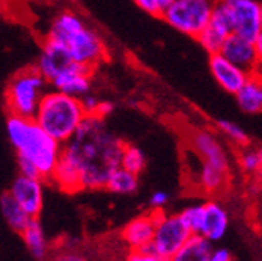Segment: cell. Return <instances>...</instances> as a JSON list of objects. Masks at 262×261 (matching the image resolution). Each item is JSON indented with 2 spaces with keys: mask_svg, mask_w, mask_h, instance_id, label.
Returning <instances> with one entry per match:
<instances>
[{
  "mask_svg": "<svg viewBox=\"0 0 262 261\" xmlns=\"http://www.w3.org/2000/svg\"><path fill=\"white\" fill-rule=\"evenodd\" d=\"M125 141L108 128L105 119L88 116L77 133L62 144L61 159L78 172L83 189H105L120 168Z\"/></svg>",
  "mask_w": 262,
  "mask_h": 261,
  "instance_id": "6da1fadb",
  "label": "cell"
},
{
  "mask_svg": "<svg viewBox=\"0 0 262 261\" xmlns=\"http://www.w3.org/2000/svg\"><path fill=\"white\" fill-rule=\"evenodd\" d=\"M7 136L17 158L30 161L41 178L50 180L61 158L62 144L53 139L35 117L10 116L7 121Z\"/></svg>",
  "mask_w": 262,
  "mask_h": 261,
  "instance_id": "7a4b0ae2",
  "label": "cell"
},
{
  "mask_svg": "<svg viewBox=\"0 0 262 261\" xmlns=\"http://www.w3.org/2000/svg\"><path fill=\"white\" fill-rule=\"evenodd\" d=\"M47 38L59 44L75 63L91 69H95L108 56L103 38L74 11L58 14L49 28Z\"/></svg>",
  "mask_w": 262,
  "mask_h": 261,
  "instance_id": "3957f363",
  "label": "cell"
},
{
  "mask_svg": "<svg viewBox=\"0 0 262 261\" xmlns=\"http://www.w3.org/2000/svg\"><path fill=\"white\" fill-rule=\"evenodd\" d=\"M88 117L81 99L49 89L35 116L36 122L59 144H66Z\"/></svg>",
  "mask_w": 262,
  "mask_h": 261,
  "instance_id": "277c9868",
  "label": "cell"
},
{
  "mask_svg": "<svg viewBox=\"0 0 262 261\" xmlns=\"http://www.w3.org/2000/svg\"><path fill=\"white\" fill-rule=\"evenodd\" d=\"M49 82L33 66L17 72L7 88V107L10 116L35 117L42 97L49 91Z\"/></svg>",
  "mask_w": 262,
  "mask_h": 261,
  "instance_id": "5b68a950",
  "label": "cell"
},
{
  "mask_svg": "<svg viewBox=\"0 0 262 261\" xmlns=\"http://www.w3.org/2000/svg\"><path fill=\"white\" fill-rule=\"evenodd\" d=\"M217 0H173L162 19L180 33L196 38L208 27Z\"/></svg>",
  "mask_w": 262,
  "mask_h": 261,
  "instance_id": "8992f818",
  "label": "cell"
},
{
  "mask_svg": "<svg viewBox=\"0 0 262 261\" xmlns=\"http://www.w3.org/2000/svg\"><path fill=\"white\" fill-rule=\"evenodd\" d=\"M215 10L236 35L254 41L262 31V0H217Z\"/></svg>",
  "mask_w": 262,
  "mask_h": 261,
  "instance_id": "52a82bcc",
  "label": "cell"
},
{
  "mask_svg": "<svg viewBox=\"0 0 262 261\" xmlns=\"http://www.w3.org/2000/svg\"><path fill=\"white\" fill-rule=\"evenodd\" d=\"M192 235L193 233L183 222L180 213L173 214V213H166L164 210H158L155 236L151 244L147 246L145 250L155 252L164 258L170 259Z\"/></svg>",
  "mask_w": 262,
  "mask_h": 261,
  "instance_id": "ba28073f",
  "label": "cell"
},
{
  "mask_svg": "<svg viewBox=\"0 0 262 261\" xmlns=\"http://www.w3.org/2000/svg\"><path fill=\"white\" fill-rule=\"evenodd\" d=\"M189 146L190 150L203 163L212 165L225 172H229V166H231L229 153L222 144V141L217 138V135L212 133L211 130H205V128L193 130L189 135Z\"/></svg>",
  "mask_w": 262,
  "mask_h": 261,
  "instance_id": "9c48e42d",
  "label": "cell"
},
{
  "mask_svg": "<svg viewBox=\"0 0 262 261\" xmlns=\"http://www.w3.org/2000/svg\"><path fill=\"white\" fill-rule=\"evenodd\" d=\"M30 217H38L44 205L42 178L27 177L19 174L8 191Z\"/></svg>",
  "mask_w": 262,
  "mask_h": 261,
  "instance_id": "30bf717a",
  "label": "cell"
},
{
  "mask_svg": "<svg viewBox=\"0 0 262 261\" xmlns=\"http://www.w3.org/2000/svg\"><path fill=\"white\" fill-rule=\"evenodd\" d=\"M208 66H209V72H211L212 78L215 80V83L225 92L233 94V95H236L241 91V88L251 77L250 72L236 66L234 63L226 59L222 53L209 55Z\"/></svg>",
  "mask_w": 262,
  "mask_h": 261,
  "instance_id": "8fae6325",
  "label": "cell"
},
{
  "mask_svg": "<svg viewBox=\"0 0 262 261\" xmlns=\"http://www.w3.org/2000/svg\"><path fill=\"white\" fill-rule=\"evenodd\" d=\"M158 210H151L150 213H144L131 219L120 232L122 241L126 244L129 250L145 249L151 244L156 228Z\"/></svg>",
  "mask_w": 262,
  "mask_h": 261,
  "instance_id": "7c38bea8",
  "label": "cell"
},
{
  "mask_svg": "<svg viewBox=\"0 0 262 261\" xmlns=\"http://www.w3.org/2000/svg\"><path fill=\"white\" fill-rule=\"evenodd\" d=\"M92 74L94 69L84 66V64L74 63L69 69L59 74L50 83V86L56 91L81 99L86 94L92 92Z\"/></svg>",
  "mask_w": 262,
  "mask_h": 261,
  "instance_id": "4fadbf2b",
  "label": "cell"
},
{
  "mask_svg": "<svg viewBox=\"0 0 262 261\" xmlns=\"http://www.w3.org/2000/svg\"><path fill=\"white\" fill-rule=\"evenodd\" d=\"M220 53L226 59L234 63L236 66L242 68L244 71H247L250 74H254L257 71V68L260 66L254 41L244 38L241 35H236V33L228 36Z\"/></svg>",
  "mask_w": 262,
  "mask_h": 261,
  "instance_id": "5bb4252c",
  "label": "cell"
},
{
  "mask_svg": "<svg viewBox=\"0 0 262 261\" xmlns=\"http://www.w3.org/2000/svg\"><path fill=\"white\" fill-rule=\"evenodd\" d=\"M75 61L68 55L59 44H56L52 39H46L42 50L39 53V58L35 64V68L46 77L49 83H52L59 74H62L66 69H69Z\"/></svg>",
  "mask_w": 262,
  "mask_h": 261,
  "instance_id": "9a60e30c",
  "label": "cell"
},
{
  "mask_svg": "<svg viewBox=\"0 0 262 261\" xmlns=\"http://www.w3.org/2000/svg\"><path fill=\"white\" fill-rule=\"evenodd\" d=\"M228 227H229L228 210L217 200L205 202L199 235L208 238L212 243H217L226 235Z\"/></svg>",
  "mask_w": 262,
  "mask_h": 261,
  "instance_id": "2e32d148",
  "label": "cell"
},
{
  "mask_svg": "<svg viewBox=\"0 0 262 261\" xmlns=\"http://www.w3.org/2000/svg\"><path fill=\"white\" fill-rule=\"evenodd\" d=\"M229 35H233L231 25L228 24V21L220 11L215 10L208 27L195 39L199 41V44L203 47L205 52H208L209 55H214V53H220Z\"/></svg>",
  "mask_w": 262,
  "mask_h": 261,
  "instance_id": "e0dca14e",
  "label": "cell"
},
{
  "mask_svg": "<svg viewBox=\"0 0 262 261\" xmlns=\"http://www.w3.org/2000/svg\"><path fill=\"white\" fill-rule=\"evenodd\" d=\"M237 107L245 114H260L262 113V80L251 74L248 82L241 88V91L234 95Z\"/></svg>",
  "mask_w": 262,
  "mask_h": 261,
  "instance_id": "ac0fdd59",
  "label": "cell"
},
{
  "mask_svg": "<svg viewBox=\"0 0 262 261\" xmlns=\"http://www.w3.org/2000/svg\"><path fill=\"white\" fill-rule=\"evenodd\" d=\"M214 243L208 238L193 233L184 246L170 258V261H209Z\"/></svg>",
  "mask_w": 262,
  "mask_h": 261,
  "instance_id": "d6986e66",
  "label": "cell"
},
{
  "mask_svg": "<svg viewBox=\"0 0 262 261\" xmlns=\"http://www.w3.org/2000/svg\"><path fill=\"white\" fill-rule=\"evenodd\" d=\"M20 236L24 239V244L27 246L28 252L31 256H35L36 259H42L49 253V243L44 233V228L38 217H31L27 227L20 232Z\"/></svg>",
  "mask_w": 262,
  "mask_h": 261,
  "instance_id": "ffe728a7",
  "label": "cell"
},
{
  "mask_svg": "<svg viewBox=\"0 0 262 261\" xmlns=\"http://www.w3.org/2000/svg\"><path fill=\"white\" fill-rule=\"evenodd\" d=\"M228 175L229 172H225L200 159V168L196 171V185L205 194H219L225 189Z\"/></svg>",
  "mask_w": 262,
  "mask_h": 261,
  "instance_id": "44dd1931",
  "label": "cell"
},
{
  "mask_svg": "<svg viewBox=\"0 0 262 261\" xmlns=\"http://www.w3.org/2000/svg\"><path fill=\"white\" fill-rule=\"evenodd\" d=\"M0 213H2L5 222L13 228V230L19 232V233L24 230L31 219L10 192H5L2 197H0Z\"/></svg>",
  "mask_w": 262,
  "mask_h": 261,
  "instance_id": "7402d4cb",
  "label": "cell"
},
{
  "mask_svg": "<svg viewBox=\"0 0 262 261\" xmlns=\"http://www.w3.org/2000/svg\"><path fill=\"white\" fill-rule=\"evenodd\" d=\"M105 189L114 194H120V195L135 194L139 189V175L129 172L120 166L110 175Z\"/></svg>",
  "mask_w": 262,
  "mask_h": 261,
  "instance_id": "603a6c76",
  "label": "cell"
},
{
  "mask_svg": "<svg viewBox=\"0 0 262 261\" xmlns=\"http://www.w3.org/2000/svg\"><path fill=\"white\" fill-rule=\"evenodd\" d=\"M237 163L245 174H259L262 172V146L248 144L241 147L237 155Z\"/></svg>",
  "mask_w": 262,
  "mask_h": 261,
  "instance_id": "cb8c5ba5",
  "label": "cell"
},
{
  "mask_svg": "<svg viewBox=\"0 0 262 261\" xmlns=\"http://www.w3.org/2000/svg\"><path fill=\"white\" fill-rule=\"evenodd\" d=\"M120 166L123 169L129 171V172L141 175L147 168V158H145L144 152L136 144L125 143V147H123V152H122Z\"/></svg>",
  "mask_w": 262,
  "mask_h": 261,
  "instance_id": "d4e9b609",
  "label": "cell"
},
{
  "mask_svg": "<svg viewBox=\"0 0 262 261\" xmlns=\"http://www.w3.org/2000/svg\"><path fill=\"white\" fill-rule=\"evenodd\" d=\"M215 127H217L219 132H220L229 143H233V144L237 146L239 149L250 144V138H248L247 132H245V130H244L239 124H236V122H233V121H229V119H219V121L215 122Z\"/></svg>",
  "mask_w": 262,
  "mask_h": 261,
  "instance_id": "484cf974",
  "label": "cell"
},
{
  "mask_svg": "<svg viewBox=\"0 0 262 261\" xmlns=\"http://www.w3.org/2000/svg\"><path fill=\"white\" fill-rule=\"evenodd\" d=\"M180 216L192 233H199L200 224H202V216H203V204H195V205L186 207L184 210L180 211Z\"/></svg>",
  "mask_w": 262,
  "mask_h": 261,
  "instance_id": "4316f807",
  "label": "cell"
},
{
  "mask_svg": "<svg viewBox=\"0 0 262 261\" xmlns=\"http://www.w3.org/2000/svg\"><path fill=\"white\" fill-rule=\"evenodd\" d=\"M133 2L145 13L155 17H162L173 0H133Z\"/></svg>",
  "mask_w": 262,
  "mask_h": 261,
  "instance_id": "83f0119b",
  "label": "cell"
},
{
  "mask_svg": "<svg viewBox=\"0 0 262 261\" xmlns=\"http://www.w3.org/2000/svg\"><path fill=\"white\" fill-rule=\"evenodd\" d=\"M125 261H170L169 258H164L155 252L139 249V250H129Z\"/></svg>",
  "mask_w": 262,
  "mask_h": 261,
  "instance_id": "f1b7e54d",
  "label": "cell"
},
{
  "mask_svg": "<svg viewBox=\"0 0 262 261\" xmlns=\"http://www.w3.org/2000/svg\"><path fill=\"white\" fill-rule=\"evenodd\" d=\"M81 104H83V108H84L88 116H98V110H100L102 99H98L95 94L89 92L84 97H81Z\"/></svg>",
  "mask_w": 262,
  "mask_h": 261,
  "instance_id": "f546056e",
  "label": "cell"
},
{
  "mask_svg": "<svg viewBox=\"0 0 262 261\" xmlns=\"http://www.w3.org/2000/svg\"><path fill=\"white\" fill-rule=\"evenodd\" d=\"M169 202H170V195L166 191H155L150 195V200H148L151 210H164V207Z\"/></svg>",
  "mask_w": 262,
  "mask_h": 261,
  "instance_id": "4dcf8cb0",
  "label": "cell"
},
{
  "mask_svg": "<svg viewBox=\"0 0 262 261\" xmlns=\"http://www.w3.org/2000/svg\"><path fill=\"white\" fill-rule=\"evenodd\" d=\"M52 261H88V258L75 250H62V252H58Z\"/></svg>",
  "mask_w": 262,
  "mask_h": 261,
  "instance_id": "1f68e13d",
  "label": "cell"
},
{
  "mask_svg": "<svg viewBox=\"0 0 262 261\" xmlns=\"http://www.w3.org/2000/svg\"><path fill=\"white\" fill-rule=\"evenodd\" d=\"M209 261H233V255L225 247H214Z\"/></svg>",
  "mask_w": 262,
  "mask_h": 261,
  "instance_id": "d6a6232c",
  "label": "cell"
},
{
  "mask_svg": "<svg viewBox=\"0 0 262 261\" xmlns=\"http://www.w3.org/2000/svg\"><path fill=\"white\" fill-rule=\"evenodd\" d=\"M113 111H114V102H111V101H102V105H100V110H98V116L97 117L105 119Z\"/></svg>",
  "mask_w": 262,
  "mask_h": 261,
  "instance_id": "836d02e7",
  "label": "cell"
},
{
  "mask_svg": "<svg viewBox=\"0 0 262 261\" xmlns=\"http://www.w3.org/2000/svg\"><path fill=\"white\" fill-rule=\"evenodd\" d=\"M254 46H256V52H257L259 63L262 64V31L257 35V38L254 39Z\"/></svg>",
  "mask_w": 262,
  "mask_h": 261,
  "instance_id": "e575fe53",
  "label": "cell"
},
{
  "mask_svg": "<svg viewBox=\"0 0 262 261\" xmlns=\"http://www.w3.org/2000/svg\"><path fill=\"white\" fill-rule=\"evenodd\" d=\"M254 74H256V75H257V77H259V78L262 80V64H260V66L257 68V71H256Z\"/></svg>",
  "mask_w": 262,
  "mask_h": 261,
  "instance_id": "d590c367",
  "label": "cell"
}]
</instances>
